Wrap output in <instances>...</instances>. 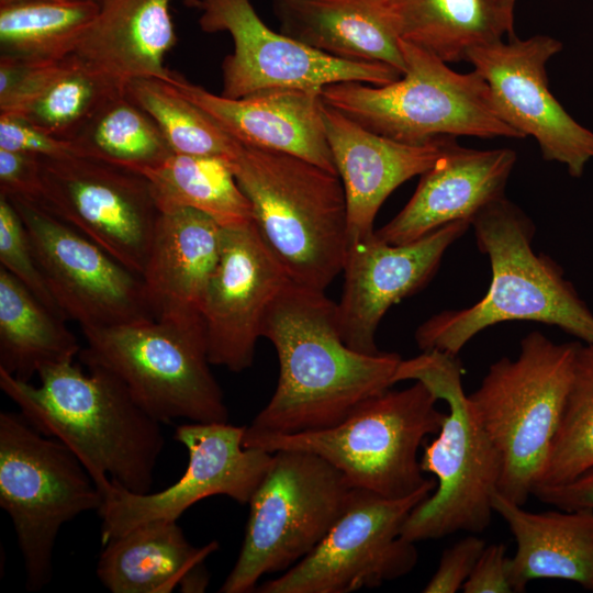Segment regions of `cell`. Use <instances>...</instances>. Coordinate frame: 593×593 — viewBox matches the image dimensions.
I'll return each instance as SVG.
<instances>
[{
  "mask_svg": "<svg viewBox=\"0 0 593 593\" xmlns=\"http://www.w3.org/2000/svg\"><path fill=\"white\" fill-rule=\"evenodd\" d=\"M591 467H593V345L580 344L562 418L537 486L566 483Z\"/></svg>",
  "mask_w": 593,
  "mask_h": 593,
  "instance_id": "34",
  "label": "cell"
},
{
  "mask_svg": "<svg viewBox=\"0 0 593 593\" xmlns=\"http://www.w3.org/2000/svg\"><path fill=\"white\" fill-rule=\"evenodd\" d=\"M324 292L290 281L267 310L261 337L276 349L279 377L271 399L247 432L328 428L394 384L402 358L395 353L351 349L340 336L336 303Z\"/></svg>",
  "mask_w": 593,
  "mask_h": 593,
  "instance_id": "1",
  "label": "cell"
},
{
  "mask_svg": "<svg viewBox=\"0 0 593 593\" xmlns=\"http://www.w3.org/2000/svg\"><path fill=\"white\" fill-rule=\"evenodd\" d=\"M86 154L137 170L175 154L154 119L125 90L109 96L72 139Z\"/></svg>",
  "mask_w": 593,
  "mask_h": 593,
  "instance_id": "32",
  "label": "cell"
},
{
  "mask_svg": "<svg viewBox=\"0 0 593 593\" xmlns=\"http://www.w3.org/2000/svg\"><path fill=\"white\" fill-rule=\"evenodd\" d=\"M87 368L74 361L47 365L37 372L38 385L0 369V389L36 430L77 456L102 493L111 481L150 492L165 445L161 423L110 371Z\"/></svg>",
  "mask_w": 593,
  "mask_h": 593,
  "instance_id": "2",
  "label": "cell"
},
{
  "mask_svg": "<svg viewBox=\"0 0 593 593\" xmlns=\"http://www.w3.org/2000/svg\"><path fill=\"white\" fill-rule=\"evenodd\" d=\"M323 119L344 188L349 247L374 234L382 203L399 186L434 165L447 136L424 144L401 143L367 130L326 103Z\"/></svg>",
  "mask_w": 593,
  "mask_h": 593,
  "instance_id": "20",
  "label": "cell"
},
{
  "mask_svg": "<svg viewBox=\"0 0 593 593\" xmlns=\"http://www.w3.org/2000/svg\"><path fill=\"white\" fill-rule=\"evenodd\" d=\"M405 71L390 83L342 81L323 88L324 103L367 130L406 144L439 136L524 138L497 114L490 90L475 71L447 63L401 40Z\"/></svg>",
  "mask_w": 593,
  "mask_h": 593,
  "instance_id": "8",
  "label": "cell"
},
{
  "mask_svg": "<svg viewBox=\"0 0 593 593\" xmlns=\"http://www.w3.org/2000/svg\"><path fill=\"white\" fill-rule=\"evenodd\" d=\"M506 547L504 544L485 546L469 578L462 585L465 593H511L513 592L507 571Z\"/></svg>",
  "mask_w": 593,
  "mask_h": 593,
  "instance_id": "41",
  "label": "cell"
},
{
  "mask_svg": "<svg viewBox=\"0 0 593 593\" xmlns=\"http://www.w3.org/2000/svg\"><path fill=\"white\" fill-rule=\"evenodd\" d=\"M579 343L556 344L539 332L516 359L492 363L469 395L502 462L497 492L524 506L540 483L573 380Z\"/></svg>",
  "mask_w": 593,
  "mask_h": 593,
  "instance_id": "7",
  "label": "cell"
},
{
  "mask_svg": "<svg viewBox=\"0 0 593 593\" xmlns=\"http://www.w3.org/2000/svg\"><path fill=\"white\" fill-rule=\"evenodd\" d=\"M290 282L253 225L223 228L217 265L200 306L211 365L253 366L267 310Z\"/></svg>",
  "mask_w": 593,
  "mask_h": 593,
  "instance_id": "18",
  "label": "cell"
},
{
  "mask_svg": "<svg viewBox=\"0 0 593 593\" xmlns=\"http://www.w3.org/2000/svg\"><path fill=\"white\" fill-rule=\"evenodd\" d=\"M457 356L437 350L402 359L400 381H419L447 412L437 437L424 445L421 468L435 477L436 488L406 518L402 536L413 542L439 539L457 532L481 533L491 523L492 495L502 473L501 457L461 382Z\"/></svg>",
  "mask_w": 593,
  "mask_h": 593,
  "instance_id": "5",
  "label": "cell"
},
{
  "mask_svg": "<svg viewBox=\"0 0 593 593\" xmlns=\"http://www.w3.org/2000/svg\"><path fill=\"white\" fill-rule=\"evenodd\" d=\"M231 165L258 236L290 281L325 291L343 271L348 250L346 199L337 174L243 144Z\"/></svg>",
  "mask_w": 593,
  "mask_h": 593,
  "instance_id": "4",
  "label": "cell"
},
{
  "mask_svg": "<svg viewBox=\"0 0 593 593\" xmlns=\"http://www.w3.org/2000/svg\"><path fill=\"white\" fill-rule=\"evenodd\" d=\"M135 171L152 184L160 211L190 208L223 228L253 225L250 202L228 160L212 156L172 154L161 163Z\"/></svg>",
  "mask_w": 593,
  "mask_h": 593,
  "instance_id": "30",
  "label": "cell"
},
{
  "mask_svg": "<svg viewBox=\"0 0 593 593\" xmlns=\"http://www.w3.org/2000/svg\"><path fill=\"white\" fill-rule=\"evenodd\" d=\"M97 12L96 0L0 4L1 54L34 59L67 58Z\"/></svg>",
  "mask_w": 593,
  "mask_h": 593,
  "instance_id": "31",
  "label": "cell"
},
{
  "mask_svg": "<svg viewBox=\"0 0 593 593\" xmlns=\"http://www.w3.org/2000/svg\"><path fill=\"white\" fill-rule=\"evenodd\" d=\"M533 495L558 510H593V467L566 483L537 486Z\"/></svg>",
  "mask_w": 593,
  "mask_h": 593,
  "instance_id": "42",
  "label": "cell"
},
{
  "mask_svg": "<svg viewBox=\"0 0 593 593\" xmlns=\"http://www.w3.org/2000/svg\"><path fill=\"white\" fill-rule=\"evenodd\" d=\"M37 204L99 245L139 278L160 210L138 171L92 157L43 158Z\"/></svg>",
  "mask_w": 593,
  "mask_h": 593,
  "instance_id": "13",
  "label": "cell"
},
{
  "mask_svg": "<svg viewBox=\"0 0 593 593\" xmlns=\"http://www.w3.org/2000/svg\"><path fill=\"white\" fill-rule=\"evenodd\" d=\"M485 546L482 538L467 536L447 548L423 592L455 593L462 589Z\"/></svg>",
  "mask_w": 593,
  "mask_h": 593,
  "instance_id": "40",
  "label": "cell"
},
{
  "mask_svg": "<svg viewBox=\"0 0 593 593\" xmlns=\"http://www.w3.org/2000/svg\"><path fill=\"white\" fill-rule=\"evenodd\" d=\"M400 38L445 63L514 35V12L497 0H390Z\"/></svg>",
  "mask_w": 593,
  "mask_h": 593,
  "instance_id": "28",
  "label": "cell"
},
{
  "mask_svg": "<svg viewBox=\"0 0 593 593\" xmlns=\"http://www.w3.org/2000/svg\"><path fill=\"white\" fill-rule=\"evenodd\" d=\"M562 51L549 35L516 36L472 49L467 61L486 82L500 118L536 139L542 158L580 178L593 160V131L573 119L549 89L546 66Z\"/></svg>",
  "mask_w": 593,
  "mask_h": 593,
  "instance_id": "17",
  "label": "cell"
},
{
  "mask_svg": "<svg viewBox=\"0 0 593 593\" xmlns=\"http://www.w3.org/2000/svg\"><path fill=\"white\" fill-rule=\"evenodd\" d=\"M8 199L24 223L47 286L66 320L75 321L82 331L153 318L137 275L42 206Z\"/></svg>",
  "mask_w": 593,
  "mask_h": 593,
  "instance_id": "16",
  "label": "cell"
},
{
  "mask_svg": "<svg viewBox=\"0 0 593 593\" xmlns=\"http://www.w3.org/2000/svg\"><path fill=\"white\" fill-rule=\"evenodd\" d=\"M0 194L41 204L44 194L41 157L0 149Z\"/></svg>",
  "mask_w": 593,
  "mask_h": 593,
  "instance_id": "39",
  "label": "cell"
},
{
  "mask_svg": "<svg viewBox=\"0 0 593 593\" xmlns=\"http://www.w3.org/2000/svg\"><path fill=\"white\" fill-rule=\"evenodd\" d=\"M123 90L71 55L66 69L21 116L54 137L72 141L100 104Z\"/></svg>",
  "mask_w": 593,
  "mask_h": 593,
  "instance_id": "35",
  "label": "cell"
},
{
  "mask_svg": "<svg viewBox=\"0 0 593 593\" xmlns=\"http://www.w3.org/2000/svg\"><path fill=\"white\" fill-rule=\"evenodd\" d=\"M223 227L190 209L160 211L141 276L154 320L202 323L200 306L222 248Z\"/></svg>",
  "mask_w": 593,
  "mask_h": 593,
  "instance_id": "23",
  "label": "cell"
},
{
  "mask_svg": "<svg viewBox=\"0 0 593 593\" xmlns=\"http://www.w3.org/2000/svg\"><path fill=\"white\" fill-rule=\"evenodd\" d=\"M169 82L240 144L290 154L336 174L321 93L273 88L231 99L175 71Z\"/></svg>",
  "mask_w": 593,
  "mask_h": 593,
  "instance_id": "21",
  "label": "cell"
},
{
  "mask_svg": "<svg viewBox=\"0 0 593 593\" xmlns=\"http://www.w3.org/2000/svg\"><path fill=\"white\" fill-rule=\"evenodd\" d=\"M198 7L200 0H182ZM98 12L72 56L118 88L139 78L169 81L165 57L177 35L174 0H96Z\"/></svg>",
  "mask_w": 593,
  "mask_h": 593,
  "instance_id": "24",
  "label": "cell"
},
{
  "mask_svg": "<svg viewBox=\"0 0 593 593\" xmlns=\"http://www.w3.org/2000/svg\"><path fill=\"white\" fill-rule=\"evenodd\" d=\"M436 485L400 499L354 488L348 503L322 541L260 593H349L377 588L410 573L415 542L402 536L411 512Z\"/></svg>",
  "mask_w": 593,
  "mask_h": 593,
  "instance_id": "12",
  "label": "cell"
},
{
  "mask_svg": "<svg viewBox=\"0 0 593 593\" xmlns=\"http://www.w3.org/2000/svg\"><path fill=\"white\" fill-rule=\"evenodd\" d=\"M505 9L514 12L517 0H497Z\"/></svg>",
  "mask_w": 593,
  "mask_h": 593,
  "instance_id": "43",
  "label": "cell"
},
{
  "mask_svg": "<svg viewBox=\"0 0 593 593\" xmlns=\"http://www.w3.org/2000/svg\"><path fill=\"white\" fill-rule=\"evenodd\" d=\"M20 281L0 267V369L30 382L47 365L74 361L81 346Z\"/></svg>",
  "mask_w": 593,
  "mask_h": 593,
  "instance_id": "29",
  "label": "cell"
},
{
  "mask_svg": "<svg viewBox=\"0 0 593 593\" xmlns=\"http://www.w3.org/2000/svg\"><path fill=\"white\" fill-rule=\"evenodd\" d=\"M0 267L53 313L66 320L47 286L24 223L12 202L3 194H0Z\"/></svg>",
  "mask_w": 593,
  "mask_h": 593,
  "instance_id": "36",
  "label": "cell"
},
{
  "mask_svg": "<svg viewBox=\"0 0 593 593\" xmlns=\"http://www.w3.org/2000/svg\"><path fill=\"white\" fill-rule=\"evenodd\" d=\"M102 503V491L67 446L20 412L0 413V506L12 522L29 591L51 581L61 526Z\"/></svg>",
  "mask_w": 593,
  "mask_h": 593,
  "instance_id": "10",
  "label": "cell"
},
{
  "mask_svg": "<svg viewBox=\"0 0 593 593\" xmlns=\"http://www.w3.org/2000/svg\"><path fill=\"white\" fill-rule=\"evenodd\" d=\"M199 26L205 33L227 32L234 51L222 63L223 97L237 99L273 88L321 93L342 81L382 86L402 74L383 63L350 61L316 51L268 27L251 0H200Z\"/></svg>",
  "mask_w": 593,
  "mask_h": 593,
  "instance_id": "15",
  "label": "cell"
},
{
  "mask_svg": "<svg viewBox=\"0 0 593 593\" xmlns=\"http://www.w3.org/2000/svg\"><path fill=\"white\" fill-rule=\"evenodd\" d=\"M78 357L101 367L126 387L158 422L226 423L228 410L210 369L203 323L146 320L81 331Z\"/></svg>",
  "mask_w": 593,
  "mask_h": 593,
  "instance_id": "9",
  "label": "cell"
},
{
  "mask_svg": "<svg viewBox=\"0 0 593 593\" xmlns=\"http://www.w3.org/2000/svg\"><path fill=\"white\" fill-rule=\"evenodd\" d=\"M517 155L510 148L472 149L447 136L434 165L421 175L404 208L376 236L393 245L422 238L435 230L472 217L504 197Z\"/></svg>",
  "mask_w": 593,
  "mask_h": 593,
  "instance_id": "22",
  "label": "cell"
},
{
  "mask_svg": "<svg viewBox=\"0 0 593 593\" xmlns=\"http://www.w3.org/2000/svg\"><path fill=\"white\" fill-rule=\"evenodd\" d=\"M127 96L157 123L175 154L236 158L240 143L169 81L139 78L125 87Z\"/></svg>",
  "mask_w": 593,
  "mask_h": 593,
  "instance_id": "33",
  "label": "cell"
},
{
  "mask_svg": "<svg viewBox=\"0 0 593 593\" xmlns=\"http://www.w3.org/2000/svg\"><path fill=\"white\" fill-rule=\"evenodd\" d=\"M273 5L286 35L335 58L405 71L390 0H275Z\"/></svg>",
  "mask_w": 593,
  "mask_h": 593,
  "instance_id": "26",
  "label": "cell"
},
{
  "mask_svg": "<svg viewBox=\"0 0 593 593\" xmlns=\"http://www.w3.org/2000/svg\"><path fill=\"white\" fill-rule=\"evenodd\" d=\"M70 58L51 60L0 54V115H23L66 69Z\"/></svg>",
  "mask_w": 593,
  "mask_h": 593,
  "instance_id": "37",
  "label": "cell"
},
{
  "mask_svg": "<svg viewBox=\"0 0 593 593\" xmlns=\"http://www.w3.org/2000/svg\"><path fill=\"white\" fill-rule=\"evenodd\" d=\"M353 489L337 468L315 454L273 452L248 502L239 555L219 592H253L262 575L298 563L328 533Z\"/></svg>",
  "mask_w": 593,
  "mask_h": 593,
  "instance_id": "11",
  "label": "cell"
},
{
  "mask_svg": "<svg viewBox=\"0 0 593 593\" xmlns=\"http://www.w3.org/2000/svg\"><path fill=\"white\" fill-rule=\"evenodd\" d=\"M422 382L385 390L361 402L343 422L296 434H257L245 429L243 444L268 452L301 450L315 454L356 489L390 499L412 495L436 485L421 468L418 450L437 434L446 412Z\"/></svg>",
  "mask_w": 593,
  "mask_h": 593,
  "instance_id": "6",
  "label": "cell"
},
{
  "mask_svg": "<svg viewBox=\"0 0 593 593\" xmlns=\"http://www.w3.org/2000/svg\"><path fill=\"white\" fill-rule=\"evenodd\" d=\"M492 507L516 542L507 560L513 592L538 579L572 581L593 592V510L533 513L497 491Z\"/></svg>",
  "mask_w": 593,
  "mask_h": 593,
  "instance_id": "27",
  "label": "cell"
},
{
  "mask_svg": "<svg viewBox=\"0 0 593 593\" xmlns=\"http://www.w3.org/2000/svg\"><path fill=\"white\" fill-rule=\"evenodd\" d=\"M246 426L226 423L178 425L175 439L188 451L181 478L158 492L135 493L111 481L98 511L101 544L152 521L178 518L195 503L225 495L247 504L272 461L273 454L243 444Z\"/></svg>",
  "mask_w": 593,
  "mask_h": 593,
  "instance_id": "14",
  "label": "cell"
},
{
  "mask_svg": "<svg viewBox=\"0 0 593 593\" xmlns=\"http://www.w3.org/2000/svg\"><path fill=\"white\" fill-rule=\"evenodd\" d=\"M0 149L43 158L87 157L75 142L54 137L16 115H0Z\"/></svg>",
  "mask_w": 593,
  "mask_h": 593,
  "instance_id": "38",
  "label": "cell"
},
{
  "mask_svg": "<svg viewBox=\"0 0 593 593\" xmlns=\"http://www.w3.org/2000/svg\"><path fill=\"white\" fill-rule=\"evenodd\" d=\"M471 226L461 220L406 244H388L376 234L348 247L344 290L336 304L343 340L354 350L377 354L376 334L387 311L421 290L436 273L447 248Z\"/></svg>",
  "mask_w": 593,
  "mask_h": 593,
  "instance_id": "19",
  "label": "cell"
},
{
  "mask_svg": "<svg viewBox=\"0 0 593 593\" xmlns=\"http://www.w3.org/2000/svg\"><path fill=\"white\" fill-rule=\"evenodd\" d=\"M21 1H37V0H0V4H7ZM42 1H80V0H42Z\"/></svg>",
  "mask_w": 593,
  "mask_h": 593,
  "instance_id": "44",
  "label": "cell"
},
{
  "mask_svg": "<svg viewBox=\"0 0 593 593\" xmlns=\"http://www.w3.org/2000/svg\"><path fill=\"white\" fill-rule=\"evenodd\" d=\"M217 548V541L193 546L177 521H152L105 542L97 575L112 593L204 592V561Z\"/></svg>",
  "mask_w": 593,
  "mask_h": 593,
  "instance_id": "25",
  "label": "cell"
},
{
  "mask_svg": "<svg viewBox=\"0 0 593 593\" xmlns=\"http://www.w3.org/2000/svg\"><path fill=\"white\" fill-rule=\"evenodd\" d=\"M477 245L490 259L492 279L475 304L430 316L415 332L422 351L457 356L484 328L507 321L555 325L593 345V313L562 269L547 255L535 254L533 221L501 197L471 220Z\"/></svg>",
  "mask_w": 593,
  "mask_h": 593,
  "instance_id": "3",
  "label": "cell"
}]
</instances>
